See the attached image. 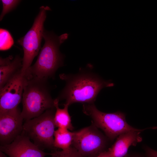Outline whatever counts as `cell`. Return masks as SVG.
<instances>
[{"label":"cell","instance_id":"obj_10","mask_svg":"<svg viewBox=\"0 0 157 157\" xmlns=\"http://www.w3.org/2000/svg\"><path fill=\"white\" fill-rule=\"evenodd\" d=\"M0 151L9 157H45L51 154L39 148L23 132L10 144L0 145Z\"/></svg>","mask_w":157,"mask_h":157},{"label":"cell","instance_id":"obj_9","mask_svg":"<svg viewBox=\"0 0 157 157\" xmlns=\"http://www.w3.org/2000/svg\"><path fill=\"white\" fill-rule=\"evenodd\" d=\"M18 107L0 112V144H10L22 133L23 120Z\"/></svg>","mask_w":157,"mask_h":157},{"label":"cell","instance_id":"obj_11","mask_svg":"<svg viewBox=\"0 0 157 157\" xmlns=\"http://www.w3.org/2000/svg\"><path fill=\"white\" fill-rule=\"evenodd\" d=\"M141 131H130L122 134L108 149L110 157H124L127 154L129 147L135 146L142 140Z\"/></svg>","mask_w":157,"mask_h":157},{"label":"cell","instance_id":"obj_12","mask_svg":"<svg viewBox=\"0 0 157 157\" xmlns=\"http://www.w3.org/2000/svg\"><path fill=\"white\" fill-rule=\"evenodd\" d=\"M22 58L19 55L0 58V89L22 69Z\"/></svg>","mask_w":157,"mask_h":157},{"label":"cell","instance_id":"obj_4","mask_svg":"<svg viewBox=\"0 0 157 157\" xmlns=\"http://www.w3.org/2000/svg\"><path fill=\"white\" fill-rule=\"evenodd\" d=\"M83 111L92 118V124L101 129L108 139L111 141L126 132L142 131L147 129H139L129 125L126 121L125 114L122 112H103L97 108L94 103L84 104Z\"/></svg>","mask_w":157,"mask_h":157},{"label":"cell","instance_id":"obj_6","mask_svg":"<svg viewBox=\"0 0 157 157\" xmlns=\"http://www.w3.org/2000/svg\"><path fill=\"white\" fill-rule=\"evenodd\" d=\"M50 10L48 6L40 7L31 27L24 36L17 41L24 51L21 70L23 73L27 71L31 66L33 59L39 53L45 30L44 24L46 18L47 11Z\"/></svg>","mask_w":157,"mask_h":157},{"label":"cell","instance_id":"obj_13","mask_svg":"<svg viewBox=\"0 0 157 157\" xmlns=\"http://www.w3.org/2000/svg\"><path fill=\"white\" fill-rule=\"evenodd\" d=\"M59 100L57 98L54 100V105L56 110L54 120L56 127L72 130L74 127L72 123L71 117L68 111L69 106L64 104V107L60 108L59 107Z\"/></svg>","mask_w":157,"mask_h":157},{"label":"cell","instance_id":"obj_8","mask_svg":"<svg viewBox=\"0 0 157 157\" xmlns=\"http://www.w3.org/2000/svg\"><path fill=\"white\" fill-rule=\"evenodd\" d=\"M21 70L0 89V112L18 107L22 101L27 75Z\"/></svg>","mask_w":157,"mask_h":157},{"label":"cell","instance_id":"obj_1","mask_svg":"<svg viewBox=\"0 0 157 157\" xmlns=\"http://www.w3.org/2000/svg\"><path fill=\"white\" fill-rule=\"evenodd\" d=\"M92 66L81 68L76 74H61L59 76L65 83L64 87L56 98L65 100L69 106L75 103H94L103 88L114 86L110 81L104 80L92 70Z\"/></svg>","mask_w":157,"mask_h":157},{"label":"cell","instance_id":"obj_3","mask_svg":"<svg viewBox=\"0 0 157 157\" xmlns=\"http://www.w3.org/2000/svg\"><path fill=\"white\" fill-rule=\"evenodd\" d=\"M54 100L47 79L27 75L22 100L21 114L24 119L33 118L54 108Z\"/></svg>","mask_w":157,"mask_h":157},{"label":"cell","instance_id":"obj_14","mask_svg":"<svg viewBox=\"0 0 157 157\" xmlns=\"http://www.w3.org/2000/svg\"><path fill=\"white\" fill-rule=\"evenodd\" d=\"M54 147L67 151L72 147L73 132L64 128H58L54 133Z\"/></svg>","mask_w":157,"mask_h":157},{"label":"cell","instance_id":"obj_15","mask_svg":"<svg viewBox=\"0 0 157 157\" xmlns=\"http://www.w3.org/2000/svg\"><path fill=\"white\" fill-rule=\"evenodd\" d=\"M14 43L13 38L7 30L0 29V50L5 51L10 49Z\"/></svg>","mask_w":157,"mask_h":157},{"label":"cell","instance_id":"obj_7","mask_svg":"<svg viewBox=\"0 0 157 157\" xmlns=\"http://www.w3.org/2000/svg\"><path fill=\"white\" fill-rule=\"evenodd\" d=\"M108 138L93 124L73 132L72 147L83 157H97L106 147Z\"/></svg>","mask_w":157,"mask_h":157},{"label":"cell","instance_id":"obj_5","mask_svg":"<svg viewBox=\"0 0 157 157\" xmlns=\"http://www.w3.org/2000/svg\"><path fill=\"white\" fill-rule=\"evenodd\" d=\"M55 110V107L49 109L37 117L26 120L24 123L22 132L43 150L54 148Z\"/></svg>","mask_w":157,"mask_h":157},{"label":"cell","instance_id":"obj_20","mask_svg":"<svg viewBox=\"0 0 157 157\" xmlns=\"http://www.w3.org/2000/svg\"><path fill=\"white\" fill-rule=\"evenodd\" d=\"M0 157H9L5 153L0 151Z\"/></svg>","mask_w":157,"mask_h":157},{"label":"cell","instance_id":"obj_18","mask_svg":"<svg viewBox=\"0 0 157 157\" xmlns=\"http://www.w3.org/2000/svg\"><path fill=\"white\" fill-rule=\"evenodd\" d=\"M146 152L147 157H157V151L149 148H146Z\"/></svg>","mask_w":157,"mask_h":157},{"label":"cell","instance_id":"obj_16","mask_svg":"<svg viewBox=\"0 0 157 157\" xmlns=\"http://www.w3.org/2000/svg\"><path fill=\"white\" fill-rule=\"evenodd\" d=\"M3 9L0 16V20L1 21L4 16L15 9L21 1L20 0H1Z\"/></svg>","mask_w":157,"mask_h":157},{"label":"cell","instance_id":"obj_21","mask_svg":"<svg viewBox=\"0 0 157 157\" xmlns=\"http://www.w3.org/2000/svg\"><path fill=\"white\" fill-rule=\"evenodd\" d=\"M131 157H142L139 156H133Z\"/></svg>","mask_w":157,"mask_h":157},{"label":"cell","instance_id":"obj_2","mask_svg":"<svg viewBox=\"0 0 157 157\" xmlns=\"http://www.w3.org/2000/svg\"><path fill=\"white\" fill-rule=\"evenodd\" d=\"M68 36L65 33L58 36L52 31L44 30V44L40 49L36 62L26 72L27 74L47 79L54 77L57 69L64 66V55L60 52L59 47Z\"/></svg>","mask_w":157,"mask_h":157},{"label":"cell","instance_id":"obj_19","mask_svg":"<svg viewBox=\"0 0 157 157\" xmlns=\"http://www.w3.org/2000/svg\"><path fill=\"white\" fill-rule=\"evenodd\" d=\"M96 157H110L108 151H104L100 153Z\"/></svg>","mask_w":157,"mask_h":157},{"label":"cell","instance_id":"obj_17","mask_svg":"<svg viewBox=\"0 0 157 157\" xmlns=\"http://www.w3.org/2000/svg\"><path fill=\"white\" fill-rule=\"evenodd\" d=\"M51 153V157H83L72 146L68 150L56 151Z\"/></svg>","mask_w":157,"mask_h":157}]
</instances>
